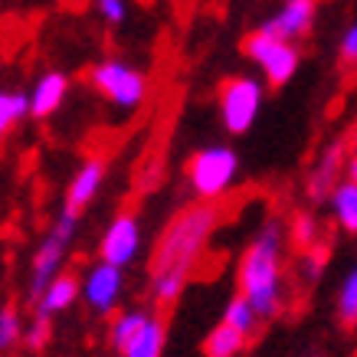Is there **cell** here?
<instances>
[{"instance_id": "1", "label": "cell", "mask_w": 357, "mask_h": 357, "mask_svg": "<svg viewBox=\"0 0 357 357\" xmlns=\"http://www.w3.org/2000/svg\"><path fill=\"white\" fill-rule=\"evenodd\" d=\"M220 223H223L220 200L217 204L197 200L167 220L164 233L154 243L151 266H148V295L158 308H167L184 295Z\"/></svg>"}, {"instance_id": "2", "label": "cell", "mask_w": 357, "mask_h": 357, "mask_svg": "<svg viewBox=\"0 0 357 357\" xmlns=\"http://www.w3.org/2000/svg\"><path fill=\"white\" fill-rule=\"evenodd\" d=\"M285 239H289V227H282V220H262V227L243 249L236 269L239 295L252 302L262 321L279 318L285 308Z\"/></svg>"}, {"instance_id": "3", "label": "cell", "mask_w": 357, "mask_h": 357, "mask_svg": "<svg viewBox=\"0 0 357 357\" xmlns=\"http://www.w3.org/2000/svg\"><path fill=\"white\" fill-rule=\"evenodd\" d=\"M79 220H82L79 210L63 206V210L56 213V220L50 223V229L40 236L36 249H33L30 269H26V289H23L30 308L36 305V298L66 272L69 252H73V246H76V239H79Z\"/></svg>"}, {"instance_id": "4", "label": "cell", "mask_w": 357, "mask_h": 357, "mask_svg": "<svg viewBox=\"0 0 357 357\" xmlns=\"http://www.w3.org/2000/svg\"><path fill=\"white\" fill-rule=\"evenodd\" d=\"M89 82L119 112H138L148 102V76L121 56H105L89 69Z\"/></svg>"}, {"instance_id": "5", "label": "cell", "mask_w": 357, "mask_h": 357, "mask_svg": "<svg viewBox=\"0 0 357 357\" xmlns=\"http://www.w3.org/2000/svg\"><path fill=\"white\" fill-rule=\"evenodd\" d=\"M239 177V154L229 144H206L187 161V184L197 200L217 204L236 187Z\"/></svg>"}, {"instance_id": "6", "label": "cell", "mask_w": 357, "mask_h": 357, "mask_svg": "<svg viewBox=\"0 0 357 357\" xmlns=\"http://www.w3.org/2000/svg\"><path fill=\"white\" fill-rule=\"evenodd\" d=\"M266 86L256 76H229L217 89V112L220 125L227 135H246L262 112Z\"/></svg>"}, {"instance_id": "7", "label": "cell", "mask_w": 357, "mask_h": 357, "mask_svg": "<svg viewBox=\"0 0 357 357\" xmlns=\"http://www.w3.org/2000/svg\"><path fill=\"white\" fill-rule=\"evenodd\" d=\"M243 53L259 66V73L266 76V82H269L272 89L292 82V76L298 73V63H302L298 46L289 43V40H282V36H272V33H266V30L249 33L246 40H243Z\"/></svg>"}, {"instance_id": "8", "label": "cell", "mask_w": 357, "mask_h": 357, "mask_svg": "<svg viewBox=\"0 0 357 357\" xmlns=\"http://www.w3.org/2000/svg\"><path fill=\"white\" fill-rule=\"evenodd\" d=\"M125 272L105 259L89 262L82 269V305L96 318H115L121 298H125Z\"/></svg>"}, {"instance_id": "9", "label": "cell", "mask_w": 357, "mask_h": 357, "mask_svg": "<svg viewBox=\"0 0 357 357\" xmlns=\"http://www.w3.org/2000/svg\"><path fill=\"white\" fill-rule=\"evenodd\" d=\"M141 246H144V227H141L138 213L121 210L109 220V227L98 239V259L112 262L119 269H131L141 256Z\"/></svg>"}, {"instance_id": "10", "label": "cell", "mask_w": 357, "mask_h": 357, "mask_svg": "<svg viewBox=\"0 0 357 357\" xmlns=\"http://www.w3.org/2000/svg\"><path fill=\"white\" fill-rule=\"evenodd\" d=\"M344 164H347V141L335 138L321 151V158L308 171V177H305V197L312 204H325L328 197L335 194V187L344 181Z\"/></svg>"}, {"instance_id": "11", "label": "cell", "mask_w": 357, "mask_h": 357, "mask_svg": "<svg viewBox=\"0 0 357 357\" xmlns=\"http://www.w3.org/2000/svg\"><path fill=\"white\" fill-rule=\"evenodd\" d=\"M314 17H318V0H282L279 10L272 13L269 20H262L259 30L282 36L289 43H298L312 33Z\"/></svg>"}, {"instance_id": "12", "label": "cell", "mask_w": 357, "mask_h": 357, "mask_svg": "<svg viewBox=\"0 0 357 357\" xmlns=\"http://www.w3.org/2000/svg\"><path fill=\"white\" fill-rule=\"evenodd\" d=\"M105 177H109V161L105 158H86V161L76 167V174L69 177V184H66V197H63V206L69 210H86L98 194H102V184H105Z\"/></svg>"}, {"instance_id": "13", "label": "cell", "mask_w": 357, "mask_h": 357, "mask_svg": "<svg viewBox=\"0 0 357 357\" xmlns=\"http://www.w3.org/2000/svg\"><path fill=\"white\" fill-rule=\"evenodd\" d=\"M76 302H82V275H76V272H63V275H59V279L36 298L33 314H36V318H46V321H56L59 314L69 312Z\"/></svg>"}, {"instance_id": "14", "label": "cell", "mask_w": 357, "mask_h": 357, "mask_svg": "<svg viewBox=\"0 0 357 357\" xmlns=\"http://www.w3.org/2000/svg\"><path fill=\"white\" fill-rule=\"evenodd\" d=\"M69 98V76L63 69H46L43 76L33 82L30 102H33V119L46 121L63 109V102Z\"/></svg>"}, {"instance_id": "15", "label": "cell", "mask_w": 357, "mask_h": 357, "mask_svg": "<svg viewBox=\"0 0 357 357\" xmlns=\"http://www.w3.org/2000/svg\"><path fill=\"white\" fill-rule=\"evenodd\" d=\"M164 347H167V321L158 312H151V318L128 341L121 357H164Z\"/></svg>"}, {"instance_id": "16", "label": "cell", "mask_w": 357, "mask_h": 357, "mask_svg": "<svg viewBox=\"0 0 357 357\" xmlns=\"http://www.w3.org/2000/svg\"><path fill=\"white\" fill-rule=\"evenodd\" d=\"M154 308H121L115 318L109 321V347L112 351H125L128 347V341L135 335H138L141 328H144V321L151 318Z\"/></svg>"}, {"instance_id": "17", "label": "cell", "mask_w": 357, "mask_h": 357, "mask_svg": "<svg viewBox=\"0 0 357 357\" xmlns=\"http://www.w3.org/2000/svg\"><path fill=\"white\" fill-rule=\"evenodd\" d=\"M246 344H249V337L243 331H236L227 321H217V325L210 328V335L204 337V354L206 357H239L246 351Z\"/></svg>"}, {"instance_id": "18", "label": "cell", "mask_w": 357, "mask_h": 357, "mask_svg": "<svg viewBox=\"0 0 357 357\" xmlns=\"http://www.w3.org/2000/svg\"><path fill=\"white\" fill-rule=\"evenodd\" d=\"M328 206H331V217L344 233L357 236V184L354 181H341L335 187V194L328 197Z\"/></svg>"}, {"instance_id": "19", "label": "cell", "mask_w": 357, "mask_h": 357, "mask_svg": "<svg viewBox=\"0 0 357 357\" xmlns=\"http://www.w3.org/2000/svg\"><path fill=\"white\" fill-rule=\"evenodd\" d=\"M26 119H33L30 92H23V89H3L0 92V131L7 135V131H13Z\"/></svg>"}, {"instance_id": "20", "label": "cell", "mask_w": 357, "mask_h": 357, "mask_svg": "<svg viewBox=\"0 0 357 357\" xmlns=\"http://www.w3.org/2000/svg\"><path fill=\"white\" fill-rule=\"evenodd\" d=\"M220 321H227V325H233L236 331H243L246 337H252L256 331H259V325H262V318H259V312L252 308V302H249L246 295H233L227 302V308H223V318Z\"/></svg>"}, {"instance_id": "21", "label": "cell", "mask_w": 357, "mask_h": 357, "mask_svg": "<svg viewBox=\"0 0 357 357\" xmlns=\"http://www.w3.org/2000/svg\"><path fill=\"white\" fill-rule=\"evenodd\" d=\"M335 318L344 328H357V262L344 272L335 295Z\"/></svg>"}, {"instance_id": "22", "label": "cell", "mask_w": 357, "mask_h": 357, "mask_svg": "<svg viewBox=\"0 0 357 357\" xmlns=\"http://www.w3.org/2000/svg\"><path fill=\"white\" fill-rule=\"evenodd\" d=\"M289 239H292V246L305 249H314L321 246L325 239H321V223L314 217L312 210H295L292 220H289Z\"/></svg>"}, {"instance_id": "23", "label": "cell", "mask_w": 357, "mask_h": 357, "mask_svg": "<svg viewBox=\"0 0 357 357\" xmlns=\"http://www.w3.org/2000/svg\"><path fill=\"white\" fill-rule=\"evenodd\" d=\"M23 335H26V321L17 305H3L0 308V354H13L17 347H23Z\"/></svg>"}, {"instance_id": "24", "label": "cell", "mask_w": 357, "mask_h": 357, "mask_svg": "<svg viewBox=\"0 0 357 357\" xmlns=\"http://www.w3.org/2000/svg\"><path fill=\"white\" fill-rule=\"evenodd\" d=\"M50 337H53V321H46V318H36V314H33L30 321H26V335H23V351L36 354V351H43V347L50 344Z\"/></svg>"}, {"instance_id": "25", "label": "cell", "mask_w": 357, "mask_h": 357, "mask_svg": "<svg viewBox=\"0 0 357 357\" xmlns=\"http://www.w3.org/2000/svg\"><path fill=\"white\" fill-rule=\"evenodd\" d=\"M92 10L105 26H121L128 20V0H92Z\"/></svg>"}, {"instance_id": "26", "label": "cell", "mask_w": 357, "mask_h": 357, "mask_svg": "<svg viewBox=\"0 0 357 357\" xmlns=\"http://www.w3.org/2000/svg\"><path fill=\"white\" fill-rule=\"evenodd\" d=\"M325 262H328V249H325V243H321V246H314V249H305L302 259H298V269H302V275L308 282H314L325 272Z\"/></svg>"}, {"instance_id": "27", "label": "cell", "mask_w": 357, "mask_h": 357, "mask_svg": "<svg viewBox=\"0 0 357 357\" xmlns=\"http://www.w3.org/2000/svg\"><path fill=\"white\" fill-rule=\"evenodd\" d=\"M337 59L344 66H357V20H351L337 40Z\"/></svg>"}, {"instance_id": "28", "label": "cell", "mask_w": 357, "mask_h": 357, "mask_svg": "<svg viewBox=\"0 0 357 357\" xmlns=\"http://www.w3.org/2000/svg\"><path fill=\"white\" fill-rule=\"evenodd\" d=\"M344 181H354L357 184V154H351L344 164Z\"/></svg>"}, {"instance_id": "29", "label": "cell", "mask_w": 357, "mask_h": 357, "mask_svg": "<svg viewBox=\"0 0 357 357\" xmlns=\"http://www.w3.org/2000/svg\"><path fill=\"white\" fill-rule=\"evenodd\" d=\"M351 148H354V154H357V125H354V131H351Z\"/></svg>"}]
</instances>
